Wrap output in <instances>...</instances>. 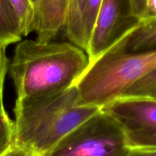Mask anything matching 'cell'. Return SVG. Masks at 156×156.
Returning <instances> with one entry per match:
<instances>
[{
    "mask_svg": "<svg viewBox=\"0 0 156 156\" xmlns=\"http://www.w3.org/2000/svg\"><path fill=\"white\" fill-rule=\"evenodd\" d=\"M155 97H156V96H155Z\"/></svg>",
    "mask_w": 156,
    "mask_h": 156,
    "instance_id": "obj_20",
    "label": "cell"
},
{
    "mask_svg": "<svg viewBox=\"0 0 156 156\" xmlns=\"http://www.w3.org/2000/svg\"><path fill=\"white\" fill-rule=\"evenodd\" d=\"M129 149L120 125L101 109L43 156H126Z\"/></svg>",
    "mask_w": 156,
    "mask_h": 156,
    "instance_id": "obj_4",
    "label": "cell"
},
{
    "mask_svg": "<svg viewBox=\"0 0 156 156\" xmlns=\"http://www.w3.org/2000/svg\"><path fill=\"white\" fill-rule=\"evenodd\" d=\"M70 0H34L30 33L37 41H52L62 30Z\"/></svg>",
    "mask_w": 156,
    "mask_h": 156,
    "instance_id": "obj_8",
    "label": "cell"
},
{
    "mask_svg": "<svg viewBox=\"0 0 156 156\" xmlns=\"http://www.w3.org/2000/svg\"><path fill=\"white\" fill-rule=\"evenodd\" d=\"M129 2L133 16L137 19L141 20L144 15L146 0H129Z\"/></svg>",
    "mask_w": 156,
    "mask_h": 156,
    "instance_id": "obj_15",
    "label": "cell"
},
{
    "mask_svg": "<svg viewBox=\"0 0 156 156\" xmlns=\"http://www.w3.org/2000/svg\"><path fill=\"white\" fill-rule=\"evenodd\" d=\"M15 126L5 109H0V155L14 145Z\"/></svg>",
    "mask_w": 156,
    "mask_h": 156,
    "instance_id": "obj_13",
    "label": "cell"
},
{
    "mask_svg": "<svg viewBox=\"0 0 156 156\" xmlns=\"http://www.w3.org/2000/svg\"><path fill=\"white\" fill-rule=\"evenodd\" d=\"M19 20L23 36L30 34V24L34 17L33 0H10Z\"/></svg>",
    "mask_w": 156,
    "mask_h": 156,
    "instance_id": "obj_12",
    "label": "cell"
},
{
    "mask_svg": "<svg viewBox=\"0 0 156 156\" xmlns=\"http://www.w3.org/2000/svg\"><path fill=\"white\" fill-rule=\"evenodd\" d=\"M156 69L130 87L121 97H155ZM120 97V98H121Z\"/></svg>",
    "mask_w": 156,
    "mask_h": 156,
    "instance_id": "obj_11",
    "label": "cell"
},
{
    "mask_svg": "<svg viewBox=\"0 0 156 156\" xmlns=\"http://www.w3.org/2000/svg\"><path fill=\"white\" fill-rule=\"evenodd\" d=\"M117 45L126 52L156 50V18L140 20L138 25Z\"/></svg>",
    "mask_w": 156,
    "mask_h": 156,
    "instance_id": "obj_9",
    "label": "cell"
},
{
    "mask_svg": "<svg viewBox=\"0 0 156 156\" xmlns=\"http://www.w3.org/2000/svg\"><path fill=\"white\" fill-rule=\"evenodd\" d=\"M156 69V50L126 52L117 44L91 62L74 85L81 105L103 107Z\"/></svg>",
    "mask_w": 156,
    "mask_h": 156,
    "instance_id": "obj_3",
    "label": "cell"
},
{
    "mask_svg": "<svg viewBox=\"0 0 156 156\" xmlns=\"http://www.w3.org/2000/svg\"><path fill=\"white\" fill-rule=\"evenodd\" d=\"M87 53L70 42L21 40L9 65L17 101L37 98L75 85L89 66Z\"/></svg>",
    "mask_w": 156,
    "mask_h": 156,
    "instance_id": "obj_1",
    "label": "cell"
},
{
    "mask_svg": "<svg viewBox=\"0 0 156 156\" xmlns=\"http://www.w3.org/2000/svg\"><path fill=\"white\" fill-rule=\"evenodd\" d=\"M100 110L81 105L76 85L51 95L16 100L14 144L43 156Z\"/></svg>",
    "mask_w": 156,
    "mask_h": 156,
    "instance_id": "obj_2",
    "label": "cell"
},
{
    "mask_svg": "<svg viewBox=\"0 0 156 156\" xmlns=\"http://www.w3.org/2000/svg\"><path fill=\"white\" fill-rule=\"evenodd\" d=\"M126 156H156V149H129Z\"/></svg>",
    "mask_w": 156,
    "mask_h": 156,
    "instance_id": "obj_18",
    "label": "cell"
},
{
    "mask_svg": "<svg viewBox=\"0 0 156 156\" xmlns=\"http://www.w3.org/2000/svg\"><path fill=\"white\" fill-rule=\"evenodd\" d=\"M151 18H156V0H146L144 15L141 20Z\"/></svg>",
    "mask_w": 156,
    "mask_h": 156,
    "instance_id": "obj_17",
    "label": "cell"
},
{
    "mask_svg": "<svg viewBox=\"0 0 156 156\" xmlns=\"http://www.w3.org/2000/svg\"><path fill=\"white\" fill-rule=\"evenodd\" d=\"M102 0H70L64 22V34L70 43L85 53Z\"/></svg>",
    "mask_w": 156,
    "mask_h": 156,
    "instance_id": "obj_7",
    "label": "cell"
},
{
    "mask_svg": "<svg viewBox=\"0 0 156 156\" xmlns=\"http://www.w3.org/2000/svg\"><path fill=\"white\" fill-rule=\"evenodd\" d=\"M19 20L10 0H0V44L7 47L21 41Z\"/></svg>",
    "mask_w": 156,
    "mask_h": 156,
    "instance_id": "obj_10",
    "label": "cell"
},
{
    "mask_svg": "<svg viewBox=\"0 0 156 156\" xmlns=\"http://www.w3.org/2000/svg\"><path fill=\"white\" fill-rule=\"evenodd\" d=\"M101 110L120 125L129 149H156V97H121Z\"/></svg>",
    "mask_w": 156,
    "mask_h": 156,
    "instance_id": "obj_5",
    "label": "cell"
},
{
    "mask_svg": "<svg viewBox=\"0 0 156 156\" xmlns=\"http://www.w3.org/2000/svg\"><path fill=\"white\" fill-rule=\"evenodd\" d=\"M139 22L129 0H102L86 53L90 63L129 34Z\"/></svg>",
    "mask_w": 156,
    "mask_h": 156,
    "instance_id": "obj_6",
    "label": "cell"
},
{
    "mask_svg": "<svg viewBox=\"0 0 156 156\" xmlns=\"http://www.w3.org/2000/svg\"><path fill=\"white\" fill-rule=\"evenodd\" d=\"M0 156H38L30 151L14 144L10 149Z\"/></svg>",
    "mask_w": 156,
    "mask_h": 156,
    "instance_id": "obj_16",
    "label": "cell"
},
{
    "mask_svg": "<svg viewBox=\"0 0 156 156\" xmlns=\"http://www.w3.org/2000/svg\"><path fill=\"white\" fill-rule=\"evenodd\" d=\"M6 47L0 44V109H5L3 90L6 73L9 68V60L6 55Z\"/></svg>",
    "mask_w": 156,
    "mask_h": 156,
    "instance_id": "obj_14",
    "label": "cell"
},
{
    "mask_svg": "<svg viewBox=\"0 0 156 156\" xmlns=\"http://www.w3.org/2000/svg\"><path fill=\"white\" fill-rule=\"evenodd\" d=\"M33 1H34V0H33Z\"/></svg>",
    "mask_w": 156,
    "mask_h": 156,
    "instance_id": "obj_19",
    "label": "cell"
}]
</instances>
